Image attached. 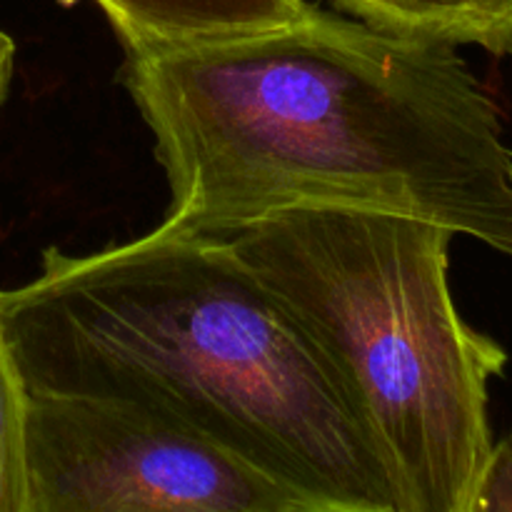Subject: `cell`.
<instances>
[{
  "label": "cell",
  "mask_w": 512,
  "mask_h": 512,
  "mask_svg": "<svg viewBox=\"0 0 512 512\" xmlns=\"http://www.w3.org/2000/svg\"><path fill=\"white\" fill-rule=\"evenodd\" d=\"M288 308L378 448L405 512H460L490 453L508 353L463 320L438 223L335 205L215 235Z\"/></svg>",
  "instance_id": "3957f363"
},
{
  "label": "cell",
  "mask_w": 512,
  "mask_h": 512,
  "mask_svg": "<svg viewBox=\"0 0 512 512\" xmlns=\"http://www.w3.org/2000/svg\"><path fill=\"white\" fill-rule=\"evenodd\" d=\"M123 48L235 38L303 18L305 0H95Z\"/></svg>",
  "instance_id": "5b68a950"
},
{
  "label": "cell",
  "mask_w": 512,
  "mask_h": 512,
  "mask_svg": "<svg viewBox=\"0 0 512 512\" xmlns=\"http://www.w3.org/2000/svg\"><path fill=\"white\" fill-rule=\"evenodd\" d=\"M28 512H320L205 435L115 398L28 393Z\"/></svg>",
  "instance_id": "277c9868"
},
{
  "label": "cell",
  "mask_w": 512,
  "mask_h": 512,
  "mask_svg": "<svg viewBox=\"0 0 512 512\" xmlns=\"http://www.w3.org/2000/svg\"><path fill=\"white\" fill-rule=\"evenodd\" d=\"M0 333L28 393L143 405L320 512H405L333 370L223 238L158 225L45 250L33 280L0 290Z\"/></svg>",
  "instance_id": "7a4b0ae2"
},
{
  "label": "cell",
  "mask_w": 512,
  "mask_h": 512,
  "mask_svg": "<svg viewBox=\"0 0 512 512\" xmlns=\"http://www.w3.org/2000/svg\"><path fill=\"white\" fill-rule=\"evenodd\" d=\"M15 68V43L8 33L0 30V103L5 100V93H8L10 78H13Z\"/></svg>",
  "instance_id": "9c48e42d"
},
{
  "label": "cell",
  "mask_w": 512,
  "mask_h": 512,
  "mask_svg": "<svg viewBox=\"0 0 512 512\" xmlns=\"http://www.w3.org/2000/svg\"><path fill=\"white\" fill-rule=\"evenodd\" d=\"M155 138L163 228L223 235L335 205L423 218L512 258V153L458 48L323 13L260 33L125 48Z\"/></svg>",
  "instance_id": "6da1fadb"
},
{
  "label": "cell",
  "mask_w": 512,
  "mask_h": 512,
  "mask_svg": "<svg viewBox=\"0 0 512 512\" xmlns=\"http://www.w3.org/2000/svg\"><path fill=\"white\" fill-rule=\"evenodd\" d=\"M28 390L0 333V512H28Z\"/></svg>",
  "instance_id": "52a82bcc"
},
{
  "label": "cell",
  "mask_w": 512,
  "mask_h": 512,
  "mask_svg": "<svg viewBox=\"0 0 512 512\" xmlns=\"http://www.w3.org/2000/svg\"><path fill=\"white\" fill-rule=\"evenodd\" d=\"M355 20L440 45L512 58V0H333Z\"/></svg>",
  "instance_id": "8992f818"
},
{
  "label": "cell",
  "mask_w": 512,
  "mask_h": 512,
  "mask_svg": "<svg viewBox=\"0 0 512 512\" xmlns=\"http://www.w3.org/2000/svg\"><path fill=\"white\" fill-rule=\"evenodd\" d=\"M460 512H512V433L493 445V453Z\"/></svg>",
  "instance_id": "ba28073f"
}]
</instances>
